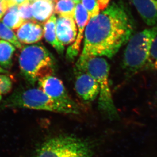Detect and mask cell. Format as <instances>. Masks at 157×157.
Listing matches in <instances>:
<instances>
[{
    "mask_svg": "<svg viewBox=\"0 0 157 157\" xmlns=\"http://www.w3.org/2000/svg\"><path fill=\"white\" fill-rule=\"evenodd\" d=\"M18 61L21 73L30 83L34 84L42 77L52 75L53 57L41 44L23 46Z\"/></svg>",
    "mask_w": 157,
    "mask_h": 157,
    "instance_id": "3",
    "label": "cell"
},
{
    "mask_svg": "<svg viewBox=\"0 0 157 157\" xmlns=\"http://www.w3.org/2000/svg\"><path fill=\"white\" fill-rule=\"evenodd\" d=\"M29 2L28 0H10L9 4H8V6H12V5H17V6H20L21 5L23 4L24 3H27Z\"/></svg>",
    "mask_w": 157,
    "mask_h": 157,
    "instance_id": "25",
    "label": "cell"
},
{
    "mask_svg": "<svg viewBox=\"0 0 157 157\" xmlns=\"http://www.w3.org/2000/svg\"><path fill=\"white\" fill-rule=\"evenodd\" d=\"M15 47L11 43L0 40V67L10 69L12 65V59Z\"/></svg>",
    "mask_w": 157,
    "mask_h": 157,
    "instance_id": "15",
    "label": "cell"
},
{
    "mask_svg": "<svg viewBox=\"0 0 157 157\" xmlns=\"http://www.w3.org/2000/svg\"><path fill=\"white\" fill-rule=\"evenodd\" d=\"M12 87V81L10 77L4 74H0V96L10 92Z\"/></svg>",
    "mask_w": 157,
    "mask_h": 157,
    "instance_id": "22",
    "label": "cell"
},
{
    "mask_svg": "<svg viewBox=\"0 0 157 157\" xmlns=\"http://www.w3.org/2000/svg\"><path fill=\"white\" fill-rule=\"evenodd\" d=\"M29 2H30V3H33V2L35 1L36 0H28Z\"/></svg>",
    "mask_w": 157,
    "mask_h": 157,
    "instance_id": "28",
    "label": "cell"
},
{
    "mask_svg": "<svg viewBox=\"0 0 157 157\" xmlns=\"http://www.w3.org/2000/svg\"><path fill=\"white\" fill-rule=\"evenodd\" d=\"M43 29L41 26L34 21L24 22L17 29L16 34L21 44H32L37 43L43 36Z\"/></svg>",
    "mask_w": 157,
    "mask_h": 157,
    "instance_id": "11",
    "label": "cell"
},
{
    "mask_svg": "<svg viewBox=\"0 0 157 157\" xmlns=\"http://www.w3.org/2000/svg\"><path fill=\"white\" fill-rule=\"evenodd\" d=\"M0 40L8 42L19 49H21L23 47L22 44L18 40L17 34L11 29L5 25L2 21H0Z\"/></svg>",
    "mask_w": 157,
    "mask_h": 157,
    "instance_id": "18",
    "label": "cell"
},
{
    "mask_svg": "<svg viewBox=\"0 0 157 157\" xmlns=\"http://www.w3.org/2000/svg\"><path fill=\"white\" fill-rule=\"evenodd\" d=\"M145 69L157 71V36L151 44L150 55Z\"/></svg>",
    "mask_w": 157,
    "mask_h": 157,
    "instance_id": "19",
    "label": "cell"
},
{
    "mask_svg": "<svg viewBox=\"0 0 157 157\" xmlns=\"http://www.w3.org/2000/svg\"><path fill=\"white\" fill-rule=\"evenodd\" d=\"M76 70L83 71L95 79L100 86L99 109L110 120L119 119L110 87V66L103 57L80 56L76 64Z\"/></svg>",
    "mask_w": 157,
    "mask_h": 157,
    "instance_id": "2",
    "label": "cell"
},
{
    "mask_svg": "<svg viewBox=\"0 0 157 157\" xmlns=\"http://www.w3.org/2000/svg\"><path fill=\"white\" fill-rule=\"evenodd\" d=\"M157 36V25L132 36L128 42L123 58V67L135 73L145 68L151 44Z\"/></svg>",
    "mask_w": 157,
    "mask_h": 157,
    "instance_id": "6",
    "label": "cell"
},
{
    "mask_svg": "<svg viewBox=\"0 0 157 157\" xmlns=\"http://www.w3.org/2000/svg\"><path fill=\"white\" fill-rule=\"evenodd\" d=\"M147 25H157V0H130Z\"/></svg>",
    "mask_w": 157,
    "mask_h": 157,
    "instance_id": "12",
    "label": "cell"
},
{
    "mask_svg": "<svg viewBox=\"0 0 157 157\" xmlns=\"http://www.w3.org/2000/svg\"><path fill=\"white\" fill-rule=\"evenodd\" d=\"M1 98H2L1 96H0V101H1Z\"/></svg>",
    "mask_w": 157,
    "mask_h": 157,
    "instance_id": "31",
    "label": "cell"
},
{
    "mask_svg": "<svg viewBox=\"0 0 157 157\" xmlns=\"http://www.w3.org/2000/svg\"><path fill=\"white\" fill-rule=\"evenodd\" d=\"M12 108H25L63 114H77L80 108L70 106L53 100L40 88H31L14 93L6 101Z\"/></svg>",
    "mask_w": 157,
    "mask_h": 157,
    "instance_id": "4",
    "label": "cell"
},
{
    "mask_svg": "<svg viewBox=\"0 0 157 157\" xmlns=\"http://www.w3.org/2000/svg\"><path fill=\"white\" fill-rule=\"evenodd\" d=\"M72 1L76 4H77V3H80V2L82 1V0H72Z\"/></svg>",
    "mask_w": 157,
    "mask_h": 157,
    "instance_id": "27",
    "label": "cell"
},
{
    "mask_svg": "<svg viewBox=\"0 0 157 157\" xmlns=\"http://www.w3.org/2000/svg\"><path fill=\"white\" fill-rule=\"evenodd\" d=\"M90 15L82 3L76 5L74 19L77 25V35L76 39L72 44L69 46L67 51V58L69 60H72L78 55L80 45L84 37L85 29L90 19Z\"/></svg>",
    "mask_w": 157,
    "mask_h": 157,
    "instance_id": "9",
    "label": "cell"
},
{
    "mask_svg": "<svg viewBox=\"0 0 157 157\" xmlns=\"http://www.w3.org/2000/svg\"><path fill=\"white\" fill-rule=\"evenodd\" d=\"M134 29L133 19L124 3L113 2L90 18L85 29L80 56L112 58L129 41Z\"/></svg>",
    "mask_w": 157,
    "mask_h": 157,
    "instance_id": "1",
    "label": "cell"
},
{
    "mask_svg": "<svg viewBox=\"0 0 157 157\" xmlns=\"http://www.w3.org/2000/svg\"><path fill=\"white\" fill-rule=\"evenodd\" d=\"M75 90L83 101L90 102L99 95L100 86L95 79L82 71L76 70Z\"/></svg>",
    "mask_w": 157,
    "mask_h": 157,
    "instance_id": "8",
    "label": "cell"
},
{
    "mask_svg": "<svg viewBox=\"0 0 157 157\" xmlns=\"http://www.w3.org/2000/svg\"><path fill=\"white\" fill-rule=\"evenodd\" d=\"M76 5L72 0H58L55 2V12L59 16L74 18Z\"/></svg>",
    "mask_w": 157,
    "mask_h": 157,
    "instance_id": "17",
    "label": "cell"
},
{
    "mask_svg": "<svg viewBox=\"0 0 157 157\" xmlns=\"http://www.w3.org/2000/svg\"><path fill=\"white\" fill-rule=\"evenodd\" d=\"M32 11L35 22L45 23L55 12V4L50 0H36L31 3Z\"/></svg>",
    "mask_w": 157,
    "mask_h": 157,
    "instance_id": "13",
    "label": "cell"
},
{
    "mask_svg": "<svg viewBox=\"0 0 157 157\" xmlns=\"http://www.w3.org/2000/svg\"><path fill=\"white\" fill-rule=\"evenodd\" d=\"M2 21L12 30L19 28L24 21L19 16L18 6L14 5L9 7Z\"/></svg>",
    "mask_w": 157,
    "mask_h": 157,
    "instance_id": "16",
    "label": "cell"
},
{
    "mask_svg": "<svg viewBox=\"0 0 157 157\" xmlns=\"http://www.w3.org/2000/svg\"><path fill=\"white\" fill-rule=\"evenodd\" d=\"M56 17L55 14L44 24L43 27V35L48 43L53 47L59 53H64L65 47L58 40L56 33Z\"/></svg>",
    "mask_w": 157,
    "mask_h": 157,
    "instance_id": "14",
    "label": "cell"
},
{
    "mask_svg": "<svg viewBox=\"0 0 157 157\" xmlns=\"http://www.w3.org/2000/svg\"><path fill=\"white\" fill-rule=\"evenodd\" d=\"M93 150L86 140L72 135H59L43 142L35 157H93Z\"/></svg>",
    "mask_w": 157,
    "mask_h": 157,
    "instance_id": "5",
    "label": "cell"
},
{
    "mask_svg": "<svg viewBox=\"0 0 157 157\" xmlns=\"http://www.w3.org/2000/svg\"><path fill=\"white\" fill-rule=\"evenodd\" d=\"M7 73V70L4 69L1 67H0V73Z\"/></svg>",
    "mask_w": 157,
    "mask_h": 157,
    "instance_id": "26",
    "label": "cell"
},
{
    "mask_svg": "<svg viewBox=\"0 0 157 157\" xmlns=\"http://www.w3.org/2000/svg\"><path fill=\"white\" fill-rule=\"evenodd\" d=\"M81 3L87 10L90 18L96 16L100 12L98 0H82Z\"/></svg>",
    "mask_w": 157,
    "mask_h": 157,
    "instance_id": "21",
    "label": "cell"
},
{
    "mask_svg": "<svg viewBox=\"0 0 157 157\" xmlns=\"http://www.w3.org/2000/svg\"><path fill=\"white\" fill-rule=\"evenodd\" d=\"M18 13L24 22L34 21L32 11L31 3L30 2L18 6Z\"/></svg>",
    "mask_w": 157,
    "mask_h": 157,
    "instance_id": "20",
    "label": "cell"
},
{
    "mask_svg": "<svg viewBox=\"0 0 157 157\" xmlns=\"http://www.w3.org/2000/svg\"><path fill=\"white\" fill-rule=\"evenodd\" d=\"M56 33L58 40L64 46L74 43L77 35L74 18L59 16L56 18Z\"/></svg>",
    "mask_w": 157,
    "mask_h": 157,
    "instance_id": "10",
    "label": "cell"
},
{
    "mask_svg": "<svg viewBox=\"0 0 157 157\" xmlns=\"http://www.w3.org/2000/svg\"><path fill=\"white\" fill-rule=\"evenodd\" d=\"M5 1H6L7 2L8 4H9V2H10V0H5Z\"/></svg>",
    "mask_w": 157,
    "mask_h": 157,
    "instance_id": "30",
    "label": "cell"
},
{
    "mask_svg": "<svg viewBox=\"0 0 157 157\" xmlns=\"http://www.w3.org/2000/svg\"><path fill=\"white\" fill-rule=\"evenodd\" d=\"M110 1L111 0H98L100 10H103L106 9L109 6Z\"/></svg>",
    "mask_w": 157,
    "mask_h": 157,
    "instance_id": "24",
    "label": "cell"
},
{
    "mask_svg": "<svg viewBox=\"0 0 157 157\" xmlns=\"http://www.w3.org/2000/svg\"><path fill=\"white\" fill-rule=\"evenodd\" d=\"M38 85L39 88L53 100L70 106L79 107L69 96L62 81L58 77L52 75L45 76L39 79Z\"/></svg>",
    "mask_w": 157,
    "mask_h": 157,
    "instance_id": "7",
    "label": "cell"
},
{
    "mask_svg": "<svg viewBox=\"0 0 157 157\" xmlns=\"http://www.w3.org/2000/svg\"><path fill=\"white\" fill-rule=\"evenodd\" d=\"M50 1H52L53 3H55V2H56L57 1H58V0H50Z\"/></svg>",
    "mask_w": 157,
    "mask_h": 157,
    "instance_id": "29",
    "label": "cell"
},
{
    "mask_svg": "<svg viewBox=\"0 0 157 157\" xmlns=\"http://www.w3.org/2000/svg\"><path fill=\"white\" fill-rule=\"evenodd\" d=\"M8 7L7 2L5 0H0V21L6 13Z\"/></svg>",
    "mask_w": 157,
    "mask_h": 157,
    "instance_id": "23",
    "label": "cell"
}]
</instances>
